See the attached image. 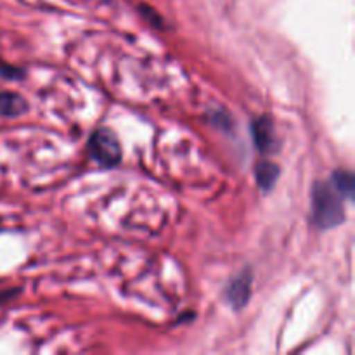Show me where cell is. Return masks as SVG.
<instances>
[{
    "label": "cell",
    "mask_w": 355,
    "mask_h": 355,
    "mask_svg": "<svg viewBox=\"0 0 355 355\" xmlns=\"http://www.w3.org/2000/svg\"><path fill=\"white\" fill-rule=\"evenodd\" d=\"M312 218L321 229L336 227L343 222V196L333 184L318 182L312 187Z\"/></svg>",
    "instance_id": "1"
},
{
    "label": "cell",
    "mask_w": 355,
    "mask_h": 355,
    "mask_svg": "<svg viewBox=\"0 0 355 355\" xmlns=\"http://www.w3.org/2000/svg\"><path fill=\"white\" fill-rule=\"evenodd\" d=\"M90 155L99 165L116 166L121 159V148L114 134L107 128H99L89 141Z\"/></svg>",
    "instance_id": "2"
},
{
    "label": "cell",
    "mask_w": 355,
    "mask_h": 355,
    "mask_svg": "<svg viewBox=\"0 0 355 355\" xmlns=\"http://www.w3.org/2000/svg\"><path fill=\"white\" fill-rule=\"evenodd\" d=\"M253 141L259 151L269 153L276 146V132H274V125L269 118H259L253 121Z\"/></svg>",
    "instance_id": "4"
},
{
    "label": "cell",
    "mask_w": 355,
    "mask_h": 355,
    "mask_svg": "<svg viewBox=\"0 0 355 355\" xmlns=\"http://www.w3.org/2000/svg\"><path fill=\"white\" fill-rule=\"evenodd\" d=\"M21 71L16 68H10L7 64H0V76L6 80H14V76H19Z\"/></svg>",
    "instance_id": "8"
},
{
    "label": "cell",
    "mask_w": 355,
    "mask_h": 355,
    "mask_svg": "<svg viewBox=\"0 0 355 355\" xmlns=\"http://www.w3.org/2000/svg\"><path fill=\"white\" fill-rule=\"evenodd\" d=\"M250 293H252V274L250 270H243L241 276L231 281L227 288V300L234 309H241L248 304Z\"/></svg>",
    "instance_id": "3"
},
{
    "label": "cell",
    "mask_w": 355,
    "mask_h": 355,
    "mask_svg": "<svg viewBox=\"0 0 355 355\" xmlns=\"http://www.w3.org/2000/svg\"><path fill=\"white\" fill-rule=\"evenodd\" d=\"M331 184H333V187H335V189L342 194V196L352 200L354 191H355V182H354L352 173L347 172V170H336V172L333 173Z\"/></svg>",
    "instance_id": "7"
},
{
    "label": "cell",
    "mask_w": 355,
    "mask_h": 355,
    "mask_svg": "<svg viewBox=\"0 0 355 355\" xmlns=\"http://www.w3.org/2000/svg\"><path fill=\"white\" fill-rule=\"evenodd\" d=\"M277 177H279V166L272 162H262L257 166V182L263 191L272 189L276 184Z\"/></svg>",
    "instance_id": "6"
},
{
    "label": "cell",
    "mask_w": 355,
    "mask_h": 355,
    "mask_svg": "<svg viewBox=\"0 0 355 355\" xmlns=\"http://www.w3.org/2000/svg\"><path fill=\"white\" fill-rule=\"evenodd\" d=\"M26 111V101L16 92H0V116L14 118Z\"/></svg>",
    "instance_id": "5"
}]
</instances>
